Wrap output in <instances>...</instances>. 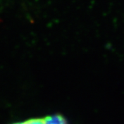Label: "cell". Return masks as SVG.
<instances>
[{"label": "cell", "instance_id": "6da1fadb", "mask_svg": "<svg viewBox=\"0 0 124 124\" xmlns=\"http://www.w3.org/2000/svg\"><path fill=\"white\" fill-rule=\"evenodd\" d=\"M45 124H67V121L61 115H54L44 118Z\"/></svg>", "mask_w": 124, "mask_h": 124}, {"label": "cell", "instance_id": "7a4b0ae2", "mask_svg": "<svg viewBox=\"0 0 124 124\" xmlns=\"http://www.w3.org/2000/svg\"><path fill=\"white\" fill-rule=\"evenodd\" d=\"M13 124H45L44 118H33L22 123H15Z\"/></svg>", "mask_w": 124, "mask_h": 124}]
</instances>
